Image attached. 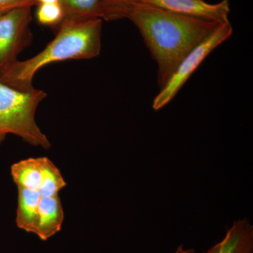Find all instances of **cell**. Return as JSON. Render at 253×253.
<instances>
[{
    "label": "cell",
    "mask_w": 253,
    "mask_h": 253,
    "mask_svg": "<svg viewBox=\"0 0 253 253\" xmlns=\"http://www.w3.org/2000/svg\"><path fill=\"white\" fill-rule=\"evenodd\" d=\"M64 217L59 195L41 196L35 234L42 241H47L61 231Z\"/></svg>",
    "instance_id": "7"
},
{
    "label": "cell",
    "mask_w": 253,
    "mask_h": 253,
    "mask_svg": "<svg viewBox=\"0 0 253 253\" xmlns=\"http://www.w3.org/2000/svg\"><path fill=\"white\" fill-rule=\"evenodd\" d=\"M37 5L36 0H0V16L21 7H32Z\"/></svg>",
    "instance_id": "15"
},
{
    "label": "cell",
    "mask_w": 253,
    "mask_h": 253,
    "mask_svg": "<svg viewBox=\"0 0 253 253\" xmlns=\"http://www.w3.org/2000/svg\"><path fill=\"white\" fill-rule=\"evenodd\" d=\"M144 0H102L103 20L114 21L124 18L129 8Z\"/></svg>",
    "instance_id": "14"
},
{
    "label": "cell",
    "mask_w": 253,
    "mask_h": 253,
    "mask_svg": "<svg viewBox=\"0 0 253 253\" xmlns=\"http://www.w3.org/2000/svg\"><path fill=\"white\" fill-rule=\"evenodd\" d=\"M233 34L230 22L221 23L204 41L181 60L172 76L161 87L153 102V109L158 111L169 104L177 94L191 75L211 52Z\"/></svg>",
    "instance_id": "4"
},
{
    "label": "cell",
    "mask_w": 253,
    "mask_h": 253,
    "mask_svg": "<svg viewBox=\"0 0 253 253\" xmlns=\"http://www.w3.org/2000/svg\"><path fill=\"white\" fill-rule=\"evenodd\" d=\"M124 18L129 19L139 29L157 63L158 81L161 87L184 56L220 24L145 3L131 6Z\"/></svg>",
    "instance_id": "1"
},
{
    "label": "cell",
    "mask_w": 253,
    "mask_h": 253,
    "mask_svg": "<svg viewBox=\"0 0 253 253\" xmlns=\"http://www.w3.org/2000/svg\"><path fill=\"white\" fill-rule=\"evenodd\" d=\"M64 19L103 20L102 0H60Z\"/></svg>",
    "instance_id": "11"
},
{
    "label": "cell",
    "mask_w": 253,
    "mask_h": 253,
    "mask_svg": "<svg viewBox=\"0 0 253 253\" xmlns=\"http://www.w3.org/2000/svg\"><path fill=\"white\" fill-rule=\"evenodd\" d=\"M46 96L41 89L18 90L0 82V144L14 134L32 146L51 147L36 121L37 109Z\"/></svg>",
    "instance_id": "3"
},
{
    "label": "cell",
    "mask_w": 253,
    "mask_h": 253,
    "mask_svg": "<svg viewBox=\"0 0 253 253\" xmlns=\"http://www.w3.org/2000/svg\"><path fill=\"white\" fill-rule=\"evenodd\" d=\"M38 23L45 26H59L65 18L64 11L60 3L38 4L36 13Z\"/></svg>",
    "instance_id": "13"
},
{
    "label": "cell",
    "mask_w": 253,
    "mask_h": 253,
    "mask_svg": "<svg viewBox=\"0 0 253 253\" xmlns=\"http://www.w3.org/2000/svg\"><path fill=\"white\" fill-rule=\"evenodd\" d=\"M42 157L28 158L11 166V176L17 187L39 191L42 181Z\"/></svg>",
    "instance_id": "10"
},
{
    "label": "cell",
    "mask_w": 253,
    "mask_h": 253,
    "mask_svg": "<svg viewBox=\"0 0 253 253\" xmlns=\"http://www.w3.org/2000/svg\"><path fill=\"white\" fill-rule=\"evenodd\" d=\"M31 8H17L0 16V73L16 63L20 53L30 45Z\"/></svg>",
    "instance_id": "5"
},
{
    "label": "cell",
    "mask_w": 253,
    "mask_h": 253,
    "mask_svg": "<svg viewBox=\"0 0 253 253\" xmlns=\"http://www.w3.org/2000/svg\"><path fill=\"white\" fill-rule=\"evenodd\" d=\"M16 224L19 229L35 234L41 195L39 191L17 187Z\"/></svg>",
    "instance_id": "9"
},
{
    "label": "cell",
    "mask_w": 253,
    "mask_h": 253,
    "mask_svg": "<svg viewBox=\"0 0 253 253\" xmlns=\"http://www.w3.org/2000/svg\"><path fill=\"white\" fill-rule=\"evenodd\" d=\"M36 4H53V3H60V0H36Z\"/></svg>",
    "instance_id": "17"
},
{
    "label": "cell",
    "mask_w": 253,
    "mask_h": 253,
    "mask_svg": "<svg viewBox=\"0 0 253 253\" xmlns=\"http://www.w3.org/2000/svg\"><path fill=\"white\" fill-rule=\"evenodd\" d=\"M42 158V181L38 191L41 196H57L66 187V181L59 168L49 158Z\"/></svg>",
    "instance_id": "12"
},
{
    "label": "cell",
    "mask_w": 253,
    "mask_h": 253,
    "mask_svg": "<svg viewBox=\"0 0 253 253\" xmlns=\"http://www.w3.org/2000/svg\"><path fill=\"white\" fill-rule=\"evenodd\" d=\"M142 3L190 17L220 23L229 21V0H222L216 4L205 0H144Z\"/></svg>",
    "instance_id": "6"
},
{
    "label": "cell",
    "mask_w": 253,
    "mask_h": 253,
    "mask_svg": "<svg viewBox=\"0 0 253 253\" xmlns=\"http://www.w3.org/2000/svg\"><path fill=\"white\" fill-rule=\"evenodd\" d=\"M102 24L100 18L63 20L54 39L42 51L1 71L0 82L18 90H31L36 73L50 63L96 57L101 52Z\"/></svg>",
    "instance_id": "2"
},
{
    "label": "cell",
    "mask_w": 253,
    "mask_h": 253,
    "mask_svg": "<svg viewBox=\"0 0 253 253\" xmlns=\"http://www.w3.org/2000/svg\"><path fill=\"white\" fill-rule=\"evenodd\" d=\"M174 253H196L194 249L184 250V246L180 245L176 249V252Z\"/></svg>",
    "instance_id": "16"
},
{
    "label": "cell",
    "mask_w": 253,
    "mask_h": 253,
    "mask_svg": "<svg viewBox=\"0 0 253 253\" xmlns=\"http://www.w3.org/2000/svg\"><path fill=\"white\" fill-rule=\"evenodd\" d=\"M206 253H253V226L247 219L235 221L224 239Z\"/></svg>",
    "instance_id": "8"
}]
</instances>
